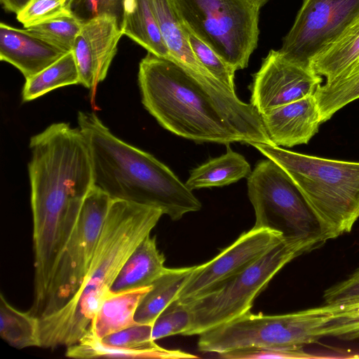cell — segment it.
I'll return each mask as SVG.
<instances>
[{
  "label": "cell",
  "mask_w": 359,
  "mask_h": 359,
  "mask_svg": "<svg viewBox=\"0 0 359 359\" xmlns=\"http://www.w3.org/2000/svg\"><path fill=\"white\" fill-rule=\"evenodd\" d=\"M301 255L298 247L283 240L243 270L185 304L191 322L183 335H199L250 311L255 298L278 272Z\"/></svg>",
  "instance_id": "ba28073f"
},
{
  "label": "cell",
  "mask_w": 359,
  "mask_h": 359,
  "mask_svg": "<svg viewBox=\"0 0 359 359\" xmlns=\"http://www.w3.org/2000/svg\"><path fill=\"white\" fill-rule=\"evenodd\" d=\"M70 12L65 0H31L16 18L27 28Z\"/></svg>",
  "instance_id": "1f68e13d"
},
{
  "label": "cell",
  "mask_w": 359,
  "mask_h": 359,
  "mask_svg": "<svg viewBox=\"0 0 359 359\" xmlns=\"http://www.w3.org/2000/svg\"><path fill=\"white\" fill-rule=\"evenodd\" d=\"M262 116L271 142L277 147L308 144L322 123L313 95L268 110Z\"/></svg>",
  "instance_id": "9a60e30c"
},
{
  "label": "cell",
  "mask_w": 359,
  "mask_h": 359,
  "mask_svg": "<svg viewBox=\"0 0 359 359\" xmlns=\"http://www.w3.org/2000/svg\"><path fill=\"white\" fill-rule=\"evenodd\" d=\"M322 77L271 50L253 74L250 103L261 113L314 94Z\"/></svg>",
  "instance_id": "4fadbf2b"
},
{
  "label": "cell",
  "mask_w": 359,
  "mask_h": 359,
  "mask_svg": "<svg viewBox=\"0 0 359 359\" xmlns=\"http://www.w3.org/2000/svg\"><path fill=\"white\" fill-rule=\"evenodd\" d=\"M191 313L185 304L172 302L157 317L152 325L154 341L175 334H184L190 327Z\"/></svg>",
  "instance_id": "4dcf8cb0"
},
{
  "label": "cell",
  "mask_w": 359,
  "mask_h": 359,
  "mask_svg": "<svg viewBox=\"0 0 359 359\" xmlns=\"http://www.w3.org/2000/svg\"><path fill=\"white\" fill-rule=\"evenodd\" d=\"M359 19V0H304L278 50L288 60L309 67L312 59Z\"/></svg>",
  "instance_id": "8fae6325"
},
{
  "label": "cell",
  "mask_w": 359,
  "mask_h": 359,
  "mask_svg": "<svg viewBox=\"0 0 359 359\" xmlns=\"http://www.w3.org/2000/svg\"><path fill=\"white\" fill-rule=\"evenodd\" d=\"M28 172L33 221V303L46 299L67 222L95 185L88 142L79 128L60 122L30 138Z\"/></svg>",
  "instance_id": "7a4b0ae2"
},
{
  "label": "cell",
  "mask_w": 359,
  "mask_h": 359,
  "mask_svg": "<svg viewBox=\"0 0 359 359\" xmlns=\"http://www.w3.org/2000/svg\"><path fill=\"white\" fill-rule=\"evenodd\" d=\"M325 304H344L359 301V268L346 279L328 287L323 294Z\"/></svg>",
  "instance_id": "d590c367"
},
{
  "label": "cell",
  "mask_w": 359,
  "mask_h": 359,
  "mask_svg": "<svg viewBox=\"0 0 359 359\" xmlns=\"http://www.w3.org/2000/svg\"><path fill=\"white\" fill-rule=\"evenodd\" d=\"M322 123L334 113L359 98V60L331 81L319 85L313 94Z\"/></svg>",
  "instance_id": "d4e9b609"
},
{
  "label": "cell",
  "mask_w": 359,
  "mask_h": 359,
  "mask_svg": "<svg viewBox=\"0 0 359 359\" xmlns=\"http://www.w3.org/2000/svg\"><path fill=\"white\" fill-rule=\"evenodd\" d=\"M112 200L95 184L79 210L68 219L53 263L40 318L60 309L81 287Z\"/></svg>",
  "instance_id": "9c48e42d"
},
{
  "label": "cell",
  "mask_w": 359,
  "mask_h": 359,
  "mask_svg": "<svg viewBox=\"0 0 359 359\" xmlns=\"http://www.w3.org/2000/svg\"><path fill=\"white\" fill-rule=\"evenodd\" d=\"M83 21L72 12L60 15L26 29L64 51L72 50Z\"/></svg>",
  "instance_id": "f1b7e54d"
},
{
  "label": "cell",
  "mask_w": 359,
  "mask_h": 359,
  "mask_svg": "<svg viewBox=\"0 0 359 359\" xmlns=\"http://www.w3.org/2000/svg\"><path fill=\"white\" fill-rule=\"evenodd\" d=\"M152 325L137 323L100 339L104 344L119 348H138L151 344Z\"/></svg>",
  "instance_id": "836d02e7"
},
{
  "label": "cell",
  "mask_w": 359,
  "mask_h": 359,
  "mask_svg": "<svg viewBox=\"0 0 359 359\" xmlns=\"http://www.w3.org/2000/svg\"><path fill=\"white\" fill-rule=\"evenodd\" d=\"M185 27L191 48L196 59L216 80L235 92V71L209 46Z\"/></svg>",
  "instance_id": "f546056e"
},
{
  "label": "cell",
  "mask_w": 359,
  "mask_h": 359,
  "mask_svg": "<svg viewBox=\"0 0 359 359\" xmlns=\"http://www.w3.org/2000/svg\"><path fill=\"white\" fill-rule=\"evenodd\" d=\"M266 228L252 227L211 260L196 266L175 300L187 304L235 275L283 241Z\"/></svg>",
  "instance_id": "7c38bea8"
},
{
  "label": "cell",
  "mask_w": 359,
  "mask_h": 359,
  "mask_svg": "<svg viewBox=\"0 0 359 359\" xmlns=\"http://www.w3.org/2000/svg\"><path fill=\"white\" fill-rule=\"evenodd\" d=\"M121 29L123 35L148 53L174 60L165 43L149 0L123 1Z\"/></svg>",
  "instance_id": "ffe728a7"
},
{
  "label": "cell",
  "mask_w": 359,
  "mask_h": 359,
  "mask_svg": "<svg viewBox=\"0 0 359 359\" xmlns=\"http://www.w3.org/2000/svg\"><path fill=\"white\" fill-rule=\"evenodd\" d=\"M25 80L22 90L23 102L36 100L61 87L80 84L74 53L72 51L66 53L41 72Z\"/></svg>",
  "instance_id": "4316f807"
},
{
  "label": "cell",
  "mask_w": 359,
  "mask_h": 359,
  "mask_svg": "<svg viewBox=\"0 0 359 359\" xmlns=\"http://www.w3.org/2000/svg\"><path fill=\"white\" fill-rule=\"evenodd\" d=\"M144 108L165 129L196 142H271L262 114L224 85L151 53L139 65Z\"/></svg>",
  "instance_id": "6da1fadb"
},
{
  "label": "cell",
  "mask_w": 359,
  "mask_h": 359,
  "mask_svg": "<svg viewBox=\"0 0 359 359\" xmlns=\"http://www.w3.org/2000/svg\"><path fill=\"white\" fill-rule=\"evenodd\" d=\"M0 335L11 346L22 349L41 347L39 320L27 311L13 306L0 295Z\"/></svg>",
  "instance_id": "484cf974"
},
{
  "label": "cell",
  "mask_w": 359,
  "mask_h": 359,
  "mask_svg": "<svg viewBox=\"0 0 359 359\" xmlns=\"http://www.w3.org/2000/svg\"><path fill=\"white\" fill-rule=\"evenodd\" d=\"M195 266L167 268L140 302L135 314L136 323L153 325L157 317L175 299Z\"/></svg>",
  "instance_id": "603a6c76"
},
{
  "label": "cell",
  "mask_w": 359,
  "mask_h": 359,
  "mask_svg": "<svg viewBox=\"0 0 359 359\" xmlns=\"http://www.w3.org/2000/svg\"><path fill=\"white\" fill-rule=\"evenodd\" d=\"M164 255L157 248L156 236H147L128 257L110 288V294L147 287L167 268Z\"/></svg>",
  "instance_id": "e0dca14e"
},
{
  "label": "cell",
  "mask_w": 359,
  "mask_h": 359,
  "mask_svg": "<svg viewBox=\"0 0 359 359\" xmlns=\"http://www.w3.org/2000/svg\"><path fill=\"white\" fill-rule=\"evenodd\" d=\"M250 145L287 172L326 241L351 231L359 218V163L308 156L266 143Z\"/></svg>",
  "instance_id": "5b68a950"
},
{
  "label": "cell",
  "mask_w": 359,
  "mask_h": 359,
  "mask_svg": "<svg viewBox=\"0 0 359 359\" xmlns=\"http://www.w3.org/2000/svg\"><path fill=\"white\" fill-rule=\"evenodd\" d=\"M359 60V19L309 64L318 75L331 81Z\"/></svg>",
  "instance_id": "cb8c5ba5"
},
{
  "label": "cell",
  "mask_w": 359,
  "mask_h": 359,
  "mask_svg": "<svg viewBox=\"0 0 359 359\" xmlns=\"http://www.w3.org/2000/svg\"><path fill=\"white\" fill-rule=\"evenodd\" d=\"M329 313L327 304L280 315L249 311L199 334L198 348L219 354L250 347H304L320 339L316 331Z\"/></svg>",
  "instance_id": "30bf717a"
},
{
  "label": "cell",
  "mask_w": 359,
  "mask_h": 359,
  "mask_svg": "<svg viewBox=\"0 0 359 359\" xmlns=\"http://www.w3.org/2000/svg\"><path fill=\"white\" fill-rule=\"evenodd\" d=\"M77 120L90 149L95 184L112 199L158 208L173 221L201 209L168 167L115 136L95 114L79 111Z\"/></svg>",
  "instance_id": "277c9868"
},
{
  "label": "cell",
  "mask_w": 359,
  "mask_h": 359,
  "mask_svg": "<svg viewBox=\"0 0 359 359\" xmlns=\"http://www.w3.org/2000/svg\"><path fill=\"white\" fill-rule=\"evenodd\" d=\"M31 0H0L4 8L9 12L18 14Z\"/></svg>",
  "instance_id": "8d00e7d4"
},
{
  "label": "cell",
  "mask_w": 359,
  "mask_h": 359,
  "mask_svg": "<svg viewBox=\"0 0 359 359\" xmlns=\"http://www.w3.org/2000/svg\"><path fill=\"white\" fill-rule=\"evenodd\" d=\"M66 53L26 28L0 24V60L17 68L25 79L41 72Z\"/></svg>",
  "instance_id": "2e32d148"
},
{
  "label": "cell",
  "mask_w": 359,
  "mask_h": 359,
  "mask_svg": "<svg viewBox=\"0 0 359 359\" xmlns=\"http://www.w3.org/2000/svg\"><path fill=\"white\" fill-rule=\"evenodd\" d=\"M250 1L253 6L260 9L263 6H264L269 0H248Z\"/></svg>",
  "instance_id": "74e56055"
},
{
  "label": "cell",
  "mask_w": 359,
  "mask_h": 359,
  "mask_svg": "<svg viewBox=\"0 0 359 359\" xmlns=\"http://www.w3.org/2000/svg\"><path fill=\"white\" fill-rule=\"evenodd\" d=\"M149 1L172 58L194 73L205 79L217 81L194 55L188 40L185 25L178 15L172 0Z\"/></svg>",
  "instance_id": "ac0fdd59"
},
{
  "label": "cell",
  "mask_w": 359,
  "mask_h": 359,
  "mask_svg": "<svg viewBox=\"0 0 359 359\" xmlns=\"http://www.w3.org/2000/svg\"><path fill=\"white\" fill-rule=\"evenodd\" d=\"M248 194L255 214V228L280 233L302 254L327 241L320 224L287 172L268 158L259 161L248 177Z\"/></svg>",
  "instance_id": "8992f818"
},
{
  "label": "cell",
  "mask_w": 359,
  "mask_h": 359,
  "mask_svg": "<svg viewBox=\"0 0 359 359\" xmlns=\"http://www.w3.org/2000/svg\"><path fill=\"white\" fill-rule=\"evenodd\" d=\"M163 215L154 206L112 200L81 287L60 309L39 318L41 348L68 347L88 333L122 266L137 245L151 234Z\"/></svg>",
  "instance_id": "3957f363"
},
{
  "label": "cell",
  "mask_w": 359,
  "mask_h": 359,
  "mask_svg": "<svg viewBox=\"0 0 359 359\" xmlns=\"http://www.w3.org/2000/svg\"><path fill=\"white\" fill-rule=\"evenodd\" d=\"M123 35L115 16L102 14L83 22L72 50L80 84L94 90L104 80Z\"/></svg>",
  "instance_id": "5bb4252c"
},
{
  "label": "cell",
  "mask_w": 359,
  "mask_h": 359,
  "mask_svg": "<svg viewBox=\"0 0 359 359\" xmlns=\"http://www.w3.org/2000/svg\"><path fill=\"white\" fill-rule=\"evenodd\" d=\"M151 288V285L110 294L94 316L87 334L102 339L137 324L135 320L136 310Z\"/></svg>",
  "instance_id": "d6986e66"
},
{
  "label": "cell",
  "mask_w": 359,
  "mask_h": 359,
  "mask_svg": "<svg viewBox=\"0 0 359 359\" xmlns=\"http://www.w3.org/2000/svg\"><path fill=\"white\" fill-rule=\"evenodd\" d=\"M123 0H73L71 11L83 22L102 14L115 16L121 26Z\"/></svg>",
  "instance_id": "e575fe53"
},
{
  "label": "cell",
  "mask_w": 359,
  "mask_h": 359,
  "mask_svg": "<svg viewBox=\"0 0 359 359\" xmlns=\"http://www.w3.org/2000/svg\"><path fill=\"white\" fill-rule=\"evenodd\" d=\"M65 355L80 359L92 358H196V355L180 350H168L157 344L138 348H125L107 345L86 334L77 344L67 347Z\"/></svg>",
  "instance_id": "44dd1931"
},
{
  "label": "cell",
  "mask_w": 359,
  "mask_h": 359,
  "mask_svg": "<svg viewBox=\"0 0 359 359\" xmlns=\"http://www.w3.org/2000/svg\"><path fill=\"white\" fill-rule=\"evenodd\" d=\"M65 1H66L67 4L69 8H70V4H71V3L72 2L73 0H65Z\"/></svg>",
  "instance_id": "f35d334b"
},
{
  "label": "cell",
  "mask_w": 359,
  "mask_h": 359,
  "mask_svg": "<svg viewBox=\"0 0 359 359\" xmlns=\"http://www.w3.org/2000/svg\"><path fill=\"white\" fill-rule=\"evenodd\" d=\"M184 25L235 72L257 46L259 10L248 0H172Z\"/></svg>",
  "instance_id": "52a82bcc"
},
{
  "label": "cell",
  "mask_w": 359,
  "mask_h": 359,
  "mask_svg": "<svg viewBox=\"0 0 359 359\" xmlns=\"http://www.w3.org/2000/svg\"><path fill=\"white\" fill-rule=\"evenodd\" d=\"M226 152L193 169L185 182L190 189L222 187L236 182L251 173L249 163L243 156L232 151Z\"/></svg>",
  "instance_id": "7402d4cb"
},
{
  "label": "cell",
  "mask_w": 359,
  "mask_h": 359,
  "mask_svg": "<svg viewBox=\"0 0 359 359\" xmlns=\"http://www.w3.org/2000/svg\"><path fill=\"white\" fill-rule=\"evenodd\" d=\"M329 306L330 313L316 335L351 341L359 339V301Z\"/></svg>",
  "instance_id": "83f0119b"
},
{
  "label": "cell",
  "mask_w": 359,
  "mask_h": 359,
  "mask_svg": "<svg viewBox=\"0 0 359 359\" xmlns=\"http://www.w3.org/2000/svg\"><path fill=\"white\" fill-rule=\"evenodd\" d=\"M224 359L308 358L313 357L303 347H250L217 354Z\"/></svg>",
  "instance_id": "d6a6232c"
}]
</instances>
